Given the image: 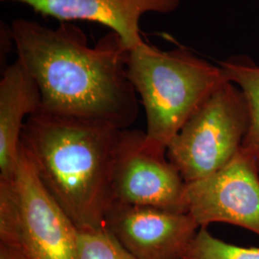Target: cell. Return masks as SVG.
Listing matches in <instances>:
<instances>
[{"instance_id": "obj_12", "label": "cell", "mask_w": 259, "mask_h": 259, "mask_svg": "<svg viewBox=\"0 0 259 259\" xmlns=\"http://www.w3.org/2000/svg\"><path fill=\"white\" fill-rule=\"evenodd\" d=\"M182 259H259V248L227 243L213 236L206 227H202Z\"/></svg>"}, {"instance_id": "obj_4", "label": "cell", "mask_w": 259, "mask_h": 259, "mask_svg": "<svg viewBox=\"0 0 259 259\" xmlns=\"http://www.w3.org/2000/svg\"><path fill=\"white\" fill-rule=\"evenodd\" d=\"M79 230L20 144L14 175L0 180V242L27 259H77Z\"/></svg>"}, {"instance_id": "obj_1", "label": "cell", "mask_w": 259, "mask_h": 259, "mask_svg": "<svg viewBox=\"0 0 259 259\" xmlns=\"http://www.w3.org/2000/svg\"><path fill=\"white\" fill-rule=\"evenodd\" d=\"M11 32L18 60L37 84L41 110L128 129L139 99L127 72L130 49L109 32L93 47L72 22L47 27L14 19Z\"/></svg>"}, {"instance_id": "obj_13", "label": "cell", "mask_w": 259, "mask_h": 259, "mask_svg": "<svg viewBox=\"0 0 259 259\" xmlns=\"http://www.w3.org/2000/svg\"><path fill=\"white\" fill-rule=\"evenodd\" d=\"M77 259H136L107 228L79 231Z\"/></svg>"}, {"instance_id": "obj_10", "label": "cell", "mask_w": 259, "mask_h": 259, "mask_svg": "<svg viewBox=\"0 0 259 259\" xmlns=\"http://www.w3.org/2000/svg\"><path fill=\"white\" fill-rule=\"evenodd\" d=\"M40 108L39 90L26 68L18 59L5 66L0 81V180L14 175L24 125Z\"/></svg>"}, {"instance_id": "obj_6", "label": "cell", "mask_w": 259, "mask_h": 259, "mask_svg": "<svg viewBox=\"0 0 259 259\" xmlns=\"http://www.w3.org/2000/svg\"><path fill=\"white\" fill-rule=\"evenodd\" d=\"M185 188L166 151L150 145L145 132L121 130L112 172L113 204L186 213Z\"/></svg>"}, {"instance_id": "obj_8", "label": "cell", "mask_w": 259, "mask_h": 259, "mask_svg": "<svg viewBox=\"0 0 259 259\" xmlns=\"http://www.w3.org/2000/svg\"><path fill=\"white\" fill-rule=\"evenodd\" d=\"M106 227L136 259H182L200 229L188 213L116 203Z\"/></svg>"}, {"instance_id": "obj_5", "label": "cell", "mask_w": 259, "mask_h": 259, "mask_svg": "<svg viewBox=\"0 0 259 259\" xmlns=\"http://www.w3.org/2000/svg\"><path fill=\"white\" fill-rule=\"evenodd\" d=\"M249 111L240 90L220 84L170 141L167 157L185 184L210 176L239 152L249 128Z\"/></svg>"}, {"instance_id": "obj_9", "label": "cell", "mask_w": 259, "mask_h": 259, "mask_svg": "<svg viewBox=\"0 0 259 259\" xmlns=\"http://www.w3.org/2000/svg\"><path fill=\"white\" fill-rule=\"evenodd\" d=\"M32 8L46 18L60 22L85 20L111 29L134 49L144 40L139 22L148 13L166 15L179 8L181 0H1Z\"/></svg>"}, {"instance_id": "obj_3", "label": "cell", "mask_w": 259, "mask_h": 259, "mask_svg": "<svg viewBox=\"0 0 259 259\" xmlns=\"http://www.w3.org/2000/svg\"><path fill=\"white\" fill-rule=\"evenodd\" d=\"M127 72L146 113V141L164 151L206 98L228 81L219 65L185 47L163 51L145 41L130 50Z\"/></svg>"}, {"instance_id": "obj_11", "label": "cell", "mask_w": 259, "mask_h": 259, "mask_svg": "<svg viewBox=\"0 0 259 259\" xmlns=\"http://www.w3.org/2000/svg\"><path fill=\"white\" fill-rule=\"evenodd\" d=\"M226 78L243 93L249 111V128L241 150L259 168V65L247 56H232L219 62Z\"/></svg>"}, {"instance_id": "obj_15", "label": "cell", "mask_w": 259, "mask_h": 259, "mask_svg": "<svg viewBox=\"0 0 259 259\" xmlns=\"http://www.w3.org/2000/svg\"><path fill=\"white\" fill-rule=\"evenodd\" d=\"M0 259H27L16 247L0 242Z\"/></svg>"}, {"instance_id": "obj_14", "label": "cell", "mask_w": 259, "mask_h": 259, "mask_svg": "<svg viewBox=\"0 0 259 259\" xmlns=\"http://www.w3.org/2000/svg\"><path fill=\"white\" fill-rule=\"evenodd\" d=\"M0 40H1V63L6 61V57L9 54L12 47H15V42L11 32V26L7 25L5 22L1 21V29H0Z\"/></svg>"}, {"instance_id": "obj_2", "label": "cell", "mask_w": 259, "mask_h": 259, "mask_svg": "<svg viewBox=\"0 0 259 259\" xmlns=\"http://www.w3.org/2000/svg\"><path fill=\"white\" fill-rule=\"evenodd\" d=\"M121 130L41 109L24 125L20 144L79 231L106 227L113 204L112 172Z\"/></svg>"}, {"instance_id": "obj_7", "label": "cell", "mask_w": 259, "mask_h": 259, "mask_svg": "<svg viewBox=\"0 0 259 259\" xmlns=\"http://www.w3.org/2000/svg\"><path fill=\"white\" fill-rule=\"evenodd\" d=\"M186 213L200 228L222 223L259 236V168L244 151L219 171L186 184Z\"/></svg>"}]
</instances>
